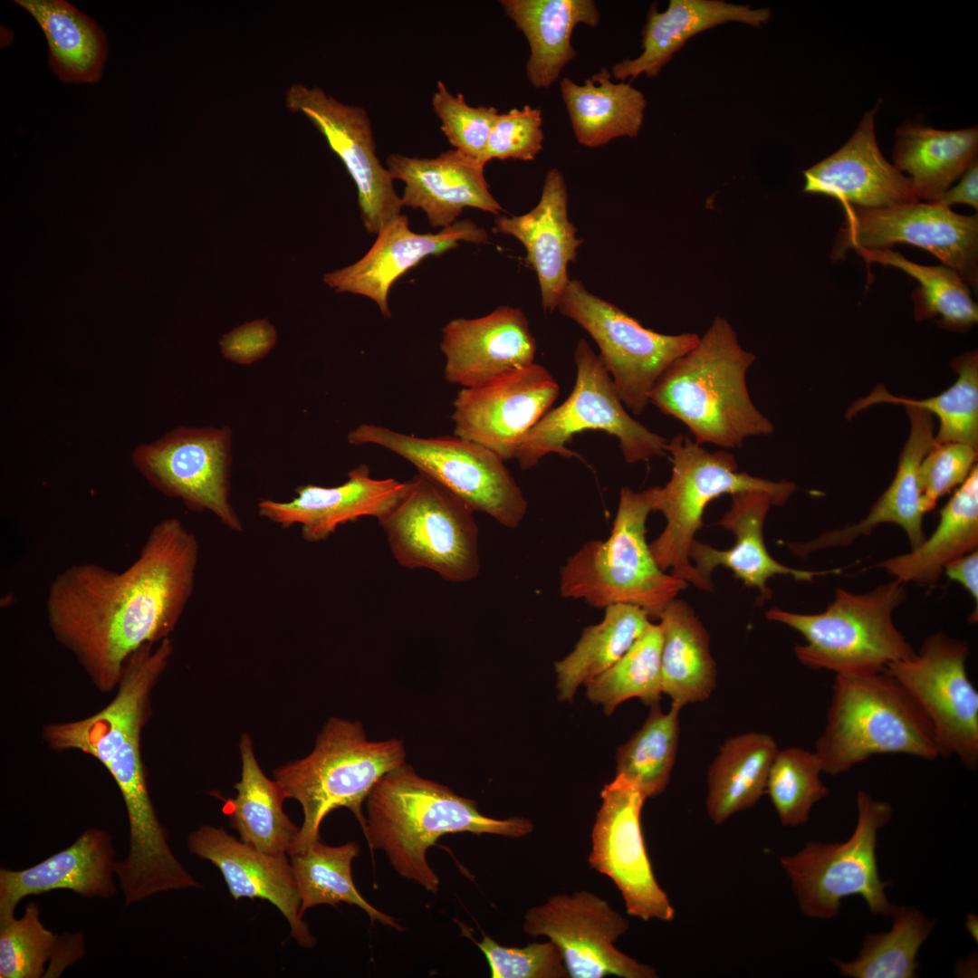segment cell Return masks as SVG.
I'll list each match as a JSON object with an SVG mask.
<instances>
[{"label": "cell", "instance_id": "1", "mask_svg": "<svg viewBox=\"0 0 978 978\" xmlns=\"http://www.w3.org/2000/svg\"><path fill=\"white\" fill-rule=\"evenodd\" d=\"M198 561L197 536L172 517L152 527L125 570L77 563L53 580L50 630L100 692L117 688L131 654L169 638L193 594Z\"/></svg>", "mask_w": 978, "mask_h": 978}, {"label": "cell", "instance_id": "2", "mask_svg": "<svg viewBox=\"0 0 978 978\" xmlns=\"http://www.w3.org/2000/svg\"><path fill=\"white\" fill-rule=\"evenodd\" d=\"M363 833L371 850H382L404 878L437 893L439 878L427 852L447 833L470 832L522 838L533 829L523 817L498 820L447 786L418 775L407 763L385 774L366 800Z\"/></svg>", "mask_w": 978, "mask_h": 978}, {"label": "cell", "instance_id": "3", "mask_svg": "<svg viewBox=\"0 0 978 978\" xmlns=\"http://www.w3.org/2000/svg\"><path fill=\"white\" fill-rule=\"evenodd\" d=\"M754 360L730 323L716 317L695 346L658 379L649 403L681 421L699 445L741 447L747 437L774 429L748 391L746 373Z\"/></svg>", "mask_w": 978, "mask_h": 978}, {"label": "cell", "instance_id": "4", "mask_svg": "<svg viewBox=\"0 0 978 978\" xmlns=\"http://www.w3.org/2000/svg\"><path fill=\"white\" fill-rule=\"evenodd\" d=\"M823 772L838 775L877 754L941 757L933 727L885 669L836 675L827 721L815 751Z\"/></svg>", "mask_w": 978, "mask_h": 978}, {"label": "cell", "instance_id": "5", "mask_svg": "<svg viewBox=\"0 0 978 978\" xmlns=\"http://www.w3.org/2000/svg\"><path fill=\"white\" fill-rule=\"evenodd\" d=\"M406 756L401 740L370 741L360 722L329 719L309 755L273 772L286 799L296 800L304 815L288 856L318 841L322 820L336 809H349L363 830V803L385 774L406 763Z\"/></svg>", "mask_w": 978, "mask_h": 978}, {"label": "cell", "instance_id": "6", "mask_svg": "<svg viewBox=\"0 0 978 978\" xmlns=\"http://www.w3.org/2000/svg\"><path fill=\"white\" fill-rule=\"evenodd\" d=\"M653 511L654 486H623L609 536L585 542L561 568V596L599 609L635 605L657 618L687 582L663 570L652 555L647 521Z\"/></svg>", "mask_w": 978, "mask_h": 978}, {"label": "cell", "instance_id": "7", "mask_svg": "<svg viewBox=\"0 0 978 978\" xmlns=\"http://www.w3.org/2000/svg\"><path fill=\"white\" fill-rule=\"evenodd\" d=\"M906 598V583L894 579L863 593L837 588L820 613L773 608L766 618L803 636L805 644L794 647L803 666L835 675L871 673L915 654L893 620Z\"/></svg>", "mask_w": 978, "mask_h": 978}, {"label": "cell", "instance_id": "8", "mask_svg": "<svg viewBox=\"0 0 978 978\" xmlns=\"http://www.w3.org/2000/svg\"><path fill=\"white\" fill-rule=\"evenodd\" d=\"M671 455L672 475L664 486H654V511L661 512L666 525L649 543L657 565L695 588L712 591L690 561L689 552L696 532L704 525L707 505L723 494L761 491L783 505L796 490L792 482H779L739 471L734 455L720 449L709 452L689 436L677 434L666 442Z\"/></svg>", "mask_w": 978, "mask_h": 978}, {"label": "cell", "instance_id": "9", "mask_svg": "<svg viewBox=\"0 0 978 978\" xmlns=\"http://www.w3.org/2000/svg\"><path fill=\"white\" fill-rule=\"evenodd\" d=\"M857 823L844 842L810 841L800 851L780 858L791 880L801 911L807 916L830 919L839 915L841 900L860 896L875 915L890 916L889 903L877 861V832L890 820L891 805L858 791Z\"/></svg>", "mask_w": 978, "mask_h": 978}, {"label": "cell", "instance_id": "10", "mask_svg": "<svg viewBox=\"0 0 978 978\" xmlns=\"http://www.w3.org/2000/svg\"><path fill=\"white\" fill-rule=\"evenodd\" d=\"M350 444L373 445L409 462L474 512L515 529L528 502L503 460L487 447L456 436L421 437L386 427L361 424L349 432Z\"/></svg>", "mask_w": 978, "mask_h": 978}, {"label": "cell", "instance_id": "11", "mask_svg": "<svg viewBox=\"0 0 978 978\" xmlns=\"http://www.w3.org/2000/svg\"><path fill=\"white\" fill-rule=\"evenodd\" d=\"M405 483L397 501L378 518L396 561L450 582L475 580L480 572L475 512L420 473Z\"/></svg>", "mask_w": 978, "mask_h": 978}, {"label": "cell", "instance_id": "12", "mask_svg": "<svg viewBox=\"0 0 978 978\" xmlns=\"http://www.w3.org/2000/svg\"><path fill=\"white\" fill-rule=\"evenodd\" d=\"M574 362L572 391L522 439L514 458L519 466L529 470L552 453L565 458L579 457L567 444L584 430H599L617 437L628 464L662 456L667 441L630 416L599 354L585 339L576 346Z\"/></svg>", "mask_w": 978, "mask_h": 978}, {"label": "cell", "instance_id": "13", "mask_svg": "<svg viewBox=\"0 0 978 978\" xmlns=\"http://www.w3.org/2000/svg\"><path fill=\"white\" fill-rule=\"evenodd\" d=\"M557 309L596 342L621 401L636 416L650 404V392L666 369L700 339L691 332L667 335L647 329L576 279L569 282Z\"/></svg>", "mask_w": 978, "mask_h": 978}, {"label": "cell", "instance_id": "14", "mask_svg": "<svg viewBox=\"0 0 978 978\" xmlns=\"http://www.w3.org/2000/svg\"><path fill=\"white\" fill-rule=\"evenodd\" d=\"M965 640L943 631L927 636L919 650L884 668L916 701L929 720L941 757L955 756L971 770L978 765V692L969 678Z\"/></svg>", "mask_w": 978, "mask_h": 978}, {"label": "cell", "instance_id": "15", "mask_svg": "<svg viewBox=\"0 0 978 978\" xmlns=\"http://www.w3.org/2000/svg\"><path fill=\"white\" fill-rule=\"evenodd\" d=\"M131 460L144 479L164 495L181 500L191 511L212 513L230 531H244L230 503L229 427H176L137 446Z\"/></svg>", "mask_w": 978, "mask_h": 978}, {"label": "cell", "instance_id": "16", "mask_svg": "<svg viewBox=\"0 0 978 978\" xmlns=\"http://www.w3.org/2000/svg\"><path fill=\"white\" fill-rule=\"evenodd\" d=\"M844 226L832 249L839 260L853 249L882 250L896 244L921 247L954 270L965 283H978V216H966L935 202L882 208L844 206Z\"/></svg>", "mask_w": 978, "mask_h": 978}, {"label": "cell", "instance_id": "17", "mask_svg": "<svg viewBox=\"0 0 978 978\" xmlns=\"http://www.w3.org/2000/svg\"><path fill=\"white\" fill-rule=\"evenodd\" d=\"M533 937H548L560 949L571 978H655L656 970L615 946L628 920L599 896L586 890L554 895L528 909L522 926Z\"/></svg>", "mask_w": 978, "mask_h": 978}, {"label": "cell", "instance_id": "18", "mask_svg": "<svg viewBox=\"0 0 978 978\" xmlns=\"http://www.w3.org/2000/svg\"><path fill=\"white\" fill-rule=\"evenodd\" d=\"M600 797L590 866L614 882L629 916L644 921L673 920L675 909L655 877L642 834L641 810L647 798L622 775L605 784Z\"/></svg>", "mask_w": 978, "mask_h": 978}, {"label": "cell", "instance_id": "19", "mask_svg": "<svg viewBox=\"0 0 978 978\" xmlns=\"http://www.w3.org/2000/svg\"><path fill=\"white\" fill-rule=\"evenodd\" d=\"M165 668L157 657L136 654L124 665L113 699L98 713L44 726L43 740L55 751L77 750L98 760L112 776L144 766L141 733L150 696Z\"/></svg>", "mask_w": 978, "mask_h": 978}, {"label": "cell", "instance_id": "20", "mask_svg": "<svg viewBox=\"0 0 978 978\" xmlns=\"http://www.w3.org/2000/svg\"><path fill=\"white\" fill-rule=\"evenodd\" d=\"M285 105L312 122L346 167L356 184L360 217L369 233L378 234L401 214V198L389 171L377 157L370 120L363 108L342 103L321 88L302 83L285 91Z\"/></svg>", "mask_w": 978, "mask_h": 978}, {"label": "cell", "instance_id": "21", "mask_svg": "<svg viewBox=\"0 0 978 978\" xmlns=\"http://www.w3.org/2000/svg\"><path fill=\"white\" fill-rule=\"evenodd\" d=\"M560 386L536 362L474 388H462L453 402L454 435L478 443L503 460L515 458L525 435L552 408Z\"/></svg>", "mask_w": 978, "mask_h": 978}, {"label": "cell", "instance_id": "22", "mask_svg": "<svg viewBox=\"0 0 978 978\" xmlns=\"http://www.w3.org/2000/svg\"><path fill=\"white\" fill-rule=\"evenodd\" d=\"M368 253L355 264L331 272L324 283L338 292L371 299L386 319L390 318L388 296L392 284L428 255H440L459 242L487 244L486 231L469 219L457 220L438 233L418 234L398 215L382 226Z\"/></svg>", "mask_w": 978, "mask_h": 978}, {"label": "cell", "instance_id": "23", "mask_svg": "<svg viewBox=\"0 0 978 978\" xmlns=\"http://www.w3.org/2000/svg\"><path fill=\"white\" fill-rule=\"evenodd\" d=\"M440 349L446 380L474 388L534 363L537 343L525 314L500 306L482 317L447 322Z\"/></svg>", "mask_w": 978, "mask_h": 978}, {"label": "cell", "instance_id": "24", "mask_svg": "<svg viewBox=\"0 0 978 978\" xmlns=\"http://www.w3.org/2000/svg\"><path fill=\"white\" fill-rule=\"evenodd\" d=\"M189 851L210 861L223 875L234 899L260 898L283 914L291 935L302 947L316 944L302 920L301 900L287 854L264 852L229 835L224 829L203 825L187 838Z\"/></svg>", "mask_w": 978, "mask_h": 978}, {"label": "cell", "instance_id": "25", "mask_svg": "<svg viewBox=\"0 0 978 978\" xmlns=\"http://www.w3.org/2000/svg\"><path fill=\"white\" fill-rule=\"evenodd\" d=\"M878 107L865 113L841 148L803 172V192L861 208L919 202L908 177L886 160L877 146L874 118Z\"/></svg>", "mask_w": 978, "mask_h": 978}, {"label": "cell", "instance_id": "26", "mask_svg": "<svg viewBox=\"0 0 978 978\" xmlns=\"http://www.w3.org/2000/svg\"><path fill=\"white\" fill-rule=\"evenodd\" d=\"M405 482L374 478L367 465L348 473L343 484L327 487L302 484L288 502L270 499L258 503V514L282 528L298 525L303 540L315 543L327 540L339 526L361 517L379 518L397 501Z\"/></svg>", "mask_w": 978, "mask_h": 978}, {"label": "cell", "instance_id": "27", "mask_svg": "<svg viewBox=\"0 0 978 978\" xmlns=\"http://www.w3.org/2000/svg\"><path fill=\"white\" fill-rule=\"evenodd\" d=\"M904 407L909 418L910 432L889 486L858 523L827 531L807 542H788L787 547L793 554L806 557L820 550L848 546L884 523H893L903 529L911 549L924 542L926 535L923 519L931 510L919 489L917 472L922 459L935 445L934 419L925 409L910 405Z\"/></svg>", "mask_w": 978, "mask_h": 978}, {"label": "cell", "instance_id": "28", "mask_svg": "<svg viewBox=\"0 0 978 978\" xmlns=\"http://www.w3.org/2000/svg\"><path fill=\"white\" fill-rule=\"evenodd\" d=\"M112 837L90 828L68 848L23 870L0 868V926L14 917L20 901L57 889L83 897L110 898L117 893V861Z\"/></svg>", "mask_w": 978, "mask_h": 978}, {"label": "cell", "instance_id": "29", "mask_svg": "<svg viewBox=\"0 0 978 978\" xmlns=\"http://www.w3.org/2000/svg\"><path fill=\"white\" fill-rule=\"evenodd\" d=\"M387 168L393 179L404 182L402 206L420 208L434 228H446L466 207L499 216L501 205L492 196L484 165L455 149L434 158L389 155Z\"/></svg>", "mask_w": 978, "mask_h": 978}, {"label": "cell", "instance_id": "30", "mask_svg": "<svg viewBox=\"0 0 978 978\" xmlns=\"http://www.w3.org/2000/svg\"><path fill=\"white\" fill-rule=\"evenodd\" d=\"M568 193L562 174L550 169L539 203L521 216H497L496 233L518 239L526 249L525 262L536 273L544 311L557 309L570 281L568 264L574 262L582 240L568 217Z\"/></svg>", "mask_w": 978, "mask_h": 978}, {"label": "cell", "instance_id": "31", "mask_svg": "<svg viewBox=\"0 0 978 978\" xmlns=\"http://www.w3.org/2000/svg\"><path fill=\"white\" fill-rule=\"evenodd\" d=\"M772 505H775L774 499L765 492L748 491L734 494L730 509L718 522L720 526L734 535L733 547L719 550L696 539L694 541L689 558L706 583L714 586L711 580L713 570L724 567L731 570L746 587L759 590L763 599H769L772 592L767 581L776 575L811 581L815 577L841 572L840 569L800 570L785 566L773 559L763 537L765 518Z\"/></svg>", "mask_w": 978, "mask_h": 978}, {"label": "cell", "instance_id": "32", "mask_svg": "<svg viewBox=\"0 0 978 978\" xmlns=\"http://www.w3.org/2000/svg\"><path fill=\"white\" fill-rule=\"evenodd\" d=\"M771 18L769 8L753 9L723 0H670L664 12L654 3L642 31L643 52L612 66L611 74L624 81L644 73L656 77L694 35L727 22H739L760 28Z\"/></svg>", "mask_w": 978, "mask_h": 978}, {"label": "cell", "instance_id": "33", "mask_svg": "<svg viewBox=\"0 0 978 978\" xmlns=\"http://www.w3.org/2000/svg\"><path fill=\"white\" fill-rule=\"evenodd\" d=\"M505 14L523 33L530 45L526 75L538 89L549 88L576 57L570 43L574 27L598 25L592 0H501Z\"/></svg>", "mask_w": 978, "mask_h": 978}, {"label": "cell", "instance_id": "34", "mask_svg": "<svg viewBox=\"0 0 978 978\" xmlns=\"http://www.w3.org/2000/svg\"><path fill=\"white\" fill-rule=\"evenodd\" d=\"M978 547V468L939 512V522L929 537L908 552L887 558L877 564L904 583L933 585L952 561Z\"/></svg>", "mask_w": 978, "mask_h": 978}, {"label": "cell", "instance_id": "35", "mask_svg": "<svg viewBox=\"0 0 978 978\" xmlns=\"http://www.w3.org/2000/svg\"><path fill=\"white\" fill-rule=\"evenodd\" d=\"M657 618L662 632L663 694L679 708L706 700L716 686V666L707 630L692 607L676 598Z\"/></svg>", "mask_w": 978, "mask_h": 978}, {"label": "cell", "instance_id": "36", "mask_svg": "<svg viewBox=\"0 0 978 978\" xmlns=\"http://www.w3.org/2000/svg\"><path fill=\"white\" fill-rule=\"evenodd\" d=\"M602 68L580 85L568 77L560 82L561 93L578 142L599 148L618 137H637L647 100L630 83H614Z\"/></svg>", "mask_w": 978, "mask_h": 978}, {"label": "cell", "instance_id": "37", "mask_svg": "<svg viewBox=\"0 0 978 978\" xmlns=\"http://www.w3.org/2000/svg\"><path fill=\"white\" fill-rule=\"evenodd\" d=\"M978 128L935 129L906 124L896 129L894 166L908 174L918 200L935 201L977 159Z\"/></svg>", "mask_w": 978, "mask_h": 978}, {"label": "cell", "instance_id": "38", "mask_svg": "<svg viewBox=\"0 0 978 978\" xmlns=\"http://www.w3.org/2000/svg\"><path fill=\"white\" fill-rule=\"evenodd\" d=\"M239 747L242 773L235 785L237 794L224 800L223 811L242 841L266 853L288 855L300 828L283 810L285 794L276 780L263 772L248 734L242 735Z\"/></svg>", "mask_w": 978, "mask_h": 978}, {"label": "cell", "instance_id": "39", "mask_svg": "<svg viewBox=\"0 0 978 978\" xmlns=\"http://www.w3.org/2000/svg\"><path fill=\"white\" fill-rule=\"evenodd\" d=\"M42 28L49 47V64L64 83H95L108 54L103 30L64 0H14Z\"/></svg>", "mask_w": 978, "mask_h": 978}, {"label": "cell", "instance_id": "40", "mask_svg": "<svg viewBox=\"0 0 978 978\" xmlns=\"http://www.w3.org/2000/svg\"><path fill=\"white\" fill-rule=\"evenodd\" d=\"M778 750L774 739L766 734H743L724 742L707 774L705 806L714 824L751 808L765 793Z\"/></svg>", "mask_w": 978, "mask_h": 978}, {"label": "cell", "instance_id": "41", "mask_svg": "<svg viewBox=\"0 0 978 978\" xmlns=\"http://www.w3.org/2000/svg\"><path fill=\"white\" fill-rule=\"evenodd\" d=\"M647 612L635 605L605 608L603 619L584 628L573 650L555 662L559 700L571 701L577 688L613 666L650 626Z\"/></svg>", "mask_w": 978, "mask_h": 978}, {"label": "cell", "instance_id": "42", "mask_svg": "<svg viewBox=\"0 0 978 978\" xmlns=\"http://www.w3.org/2000/svg\"><path fill=\"white\" fill-rule=\"evenodd\" d=\"M957 379L937 396L925 399L896 397L882 384L857 399L846 412L850 419L859 411L878 403L910 405L926 410L939 419L935 443L960 442L978 447V354L971 351L951 362Z\"/></svg>", "mask_w": 978, "mask_h": 978}, {"label": "cell", "instance_id": "43", "mask_svg": "<svg viewBox=\"0 0 978 978\" xmlns=\"http://www.w3.org/2000/svg\"><path fill=\"white\" fill-rule=\"evenodd\" d=\"M360 853L356 842L329 846L319 840L305 851L290 857L301 900V914L318 905H354L365 911L371 922L379 921L398 931L404 930L392 916L372 906L357 890L351 862Z\"/></svg>", "mask_w": 978, "mask_h": 978}, {"label": "cell", "instance_id": "44", "mask_svg": "<svg viewBox=\"0 0 978 978\" xmlns=\"http://www.w3.org/2000/svg\"><path fill=\"white\" fill-rule=\"evenodd\" d=\"M857 253L867 262L896 267L917 280L919 287L913 294L916 321L939 316V326L956 331H966L977 322V304L954 270L944 265H921L889 249Z\"/></svg>", "mask_w": 978, "mask_h": 978}, {"label": "cell", "instance_id": "45", "mask_svg": "<svg viewBox=\"0 0 978 978\" xmlns=\"http://www.w3.org/2000/svg\"><path fill=\"white\" fill-rule=\"evenodd\" d=\"M888 932L868 935L857 958L833 963L844 976L853 978H913L916 955L934 923L911 906H894Z\"/></svg>", "mask_w": 978, "mask_h": 978}, {"label": "cell", "instance_id": "46", "mask_svg": "<svg viewBox=\"0 0 978 978\" xmlns=\"http://www.w3.org/2000/svg\"><path fill=\"white\" fill-rule=\"evenodd\" d=\"M671 705L664 713L658 704L641 728L621 746L616 755V775L636 784L647 798L662 793L675 764L679 740V711Z\"/></svg>", "mask_w": 978, "mask_h": 978}, {"label": "cell", "instance_id": "47", "mask_svg": "<svg viewBox=\"0 0 978 978\" xmlns=\"http://www.w3.org/2000/svg\"><path fill=\"white\" fill-rule=\"evenodd\" d=\"M662 632L650 624L646 632L613 666L587 682V696L610 714L622 702L639 698L644 704H658L662 688Z\"/></svg>", "mask_w": 978, "mask_h": 978}, {"label": "cell", "instance_id": "48", "mask_svg": "<svg viewBox=\"0 0 978 978\" xmlns=\"http://www.w3.org/2000/svg\"><path fill=\"white\" fill-rule=\"evenodd\" d=\"M821 772L822 765L815 752L798 747L778 750L765 792L783 826L806 823L812 807L829 795Z\"/></svg>", "mask_w": 978, "mask_h": 978}, {"label": "cell", "instance_id": "49", "mask_svg": "<svg viewBox=\"0 0 978 978\" xmlns=\"http://www.w3.org/2000/svg\"><path fill=\"white\" fill-rule=\"evenodd\" d=\"M60 937L44 927L40 908L26 905L20 918L0 926V978H39L53 959Z\"/></svg>", "mask_w": 978, "mask_h": 978}, {"label": "cell", "instance_id": "50", "mask_svg": "<svg viewBox=\"0 0 978 978\" xmlns=\"http://www.w3.org/2000/svg\"><path fill=\"white\" fill-rule=\"evenodd\" d=\"M432 106L454 149L485 166L487 142L498 110L492 106L468 105L464 95H453L441 81L437 82Z\"/></svg>", "mask_w": 978, "mask_h": 978}, {"label": "cell", "instance_id": "51", "mask_svg": "<svg viewBox=\"0 0 978 978\" xmlns=\"http://www.w3.org/2000/svg\"><path fill=\"white\" fill-rule=\"evenodd\" d=\"M477 946L484 954L492 978H568L560 949L551 940L523 947L504 946L484 935Z\"/></svg>", "mask_w": 978, "mask_h": 978}, {"label": "cell", "instance_id": "52", "mask_svg": "<svg viewBox=\"0 0 978 978\" xmlns=\"http://www.w3.org/2000/svg\"><path fill=\"white\" fill-rule=\"evenodd\" d=\"M977 448L960 442L935 443L922 459L918 485L930 510L937 500L959 487L976 465Z\"/></svg>", "mask_w": 978, "mask_h": 978}, {"label": "cell", "instance_id": "53", "mask_svg": "<svg viewBox=\"0 0 978 978\" xmlns=\"http://www.w3.org/2000/svg\"><path fill=\"white\" fill-rule=\"evenodd\" d=\"M542 111L525 105L499 113L490 133L485 163L494 158L530 161L542 149Z\"/></svg>", "mask_w": 978, "mask_h": 978}, {"label": "cell", "instance_id": "54", "mask_svg": "<svg viewBox=\"0 0 978 978\" xmlns=\"http://www.w3.org/2000/svg\"><path fill=\"white\" fill-rule=\"evenodd\" d=\"M277 333L267 320L245 322L225 334L220 340L225 359L241 365L252 364L264 358L274 347Z\"/></svg>", "mask_w": 978, "mask_h": 978}, {"label": "cell", "instance_id": "55", "mask_svg": "<svg viewBox=\"0 0 978 978\" xmlns=\"http://www.w3.org/2000/svg\"><path fill=\"white\" fill-rule=\"evenodd\" d=\"M944 572L951 580L957 581L968 591L978 612V551L952 561L944 566Z\"/></svg>", "mask_w": 978, "mask_h": 978}, {"label": "cell", "instance_id": "56", "mask_svg": "<svg viewBox=\"0 0 978 978\" xmlns=\"http://www.w3.org/2000/svg\"><path fill=\"white\" fill-rule=\"evenodd\" d=\"M935 203L949 207L954 204H966L978 208V162L974 160L962 175L954 187L945 190Z\"/></svg>", "mask_w": 978, "mask_h": 978}]
</instances>
